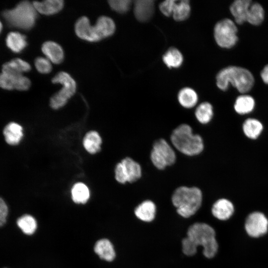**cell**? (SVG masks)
<instances>
[{
	"label": "cell",
	"mask_w": 268,
	"mask_h": 268,
	"mask_svg": "<svg viewBox=\"0 0 268 268\" xmlns=\"http://www.w3.org/2000/svg\"><path fill=\"white\" fill-rule=\"evenodd\" d=\"M187 237L182 240V251L187 256H193L197 252V247H203V254L211 259L216 254L218 245L215 232L212 227L204 223L197 222L191 225L187 232Z\"/></svg>",
	"instance_id": "6da1fadb"
},
{
	"label": "cell",
	"mask_w": 268,
	"mask_h": 268,
	"mask_svg": "<svg viewBox=\"0 0 268 268\" xmlns=\"http://www.w3.org/2000/svg\"><path fill=\"white\" fill-rule=\"evenodd\" d=\"M169 142L177 152L188 157L199 155L204 148L202 136L194 133L192 127L186 123L179 125L172 131Z\"/></svg>",
	"instance_id": "7a4b0ae2"
},
{
	"label": "cell",
	"mask_w": 268,
	"mask_h": 268,
	"mask_svg": "<svg viewBox=\"0 0 268 268\" xmlns=\"http://www.w3.org/2000/svg\"><path fill=\"white\" fill-rule=\"evenodd\" d=\"M171 201L180 215L189 218L194 215L201 207L203 193L197 187L182 186L173 191Z\"/></svg>",
	"instance_id": "3957f363"
},
{
	"label": "cell",
	"mask_w": 268,
	"mask_h": 268,
	"mask_svg": "<svg viewBox=\"0 0 268 268\" xmlns=\"http://www.w3.org/2000/svg\"><path fill=\"white\" fill-rule=\"evenodd\" d=\"M254 83L253 74L248 69L236 66H229L221 69L216 75L217 87L226 90L231 84L242 93L250 91Z\"/></svg>",
	"instance_id": "277c9868"
},
{
	"label": "cell",
	"mask_w": 268,
	"mask_h": 268,
	"mask_svg": "<svg viewBox=\"0 0 268 268\" xmlns=\"http://www.w3.org/2000/svg\"><path fill=\"white\" fill-rule=\"evenodd\" d=\"M2 14L9 26L23 30L32 28L37 17L33 3L28 1L19 2L14 8L3 11Z\"/></svg>",
	"instance_id": "5b68a950"
},
{
	"label": "cell",
	"mask_w": 268,
	"mask_h": 268,
	"mask_svg": "<svg viewBox=\"0 0 268 268\" xmlns=\"http://www.w3.org/2000/svg\"><path fill=\"white\" fill-rule=\"evenodd\" d=\"M149 158L156 169L163 171L175 164L177 155L171 143L166 139L161 138L154 141Z\"/></svg>",
	"instance_id": "8992f818"
},
{
	"label": "cell",
	"mask_w": 268,
	"mask_h": 268,
	"mask_svg": "<svg viewBox=\"0 0 268 268\" xmlns=\"http://www.w3.org/2000/svg\"><path fill=\"white\" fill-rule=\"evenodd\" d=\"M54 84H60L62 89L50 99V105L54 110L63 107L68 100L74 94L76 84L74 79L67 72H58L52 79Z\"/></svg>",
	"instance_id": "52a82bcc"
},
{
	"label": "cell",
	"mask_w": 268,
	"mask_h": 268,
	"mask_svg": "<svg viewBox=\"0 0 268 268\" xmlns=\"http://www.w3.org/2000/svg\"><path fill=\"white\" fill-rule=\"evenodd\" d=\"M115 178L120 184H134L142 176L141 165L130 156L123 158L117 163L114 169Z\"/></svg>",
	"instance_id": "ba28073f"
},
{
	"label": "cell",
	"mask_w": 268,
	"mask_h": 268,
	"mask_svg": "<svg viewBox=\"0 0 268 268\" xmlns=\"http://www.w3.org/2000/svg\"><path fill=\"white\" fill-rule=\"evenodd\" d=\"M237 28L230 19H223L218 21L214 27L215 40L220 47L230 48L238 41Z\"/></svg>",
	"instance_id": "9c48e42d"
},
{
	"label": "cell",
	"mask_w": 268,
	"mask_h": 268,
	"mask_svg": "<svg viewBox=\"0 0 268 268\" xmlns=\"http://www.w3.org/2000/svg\"><path fill=\"white\" fill-rule=\"evenodd\" d=\"M245 229L250 236L260 237L268 231V220L262 212L258 211L252 212L246 219Z\"/></svg>",
	"instance_id": "30bf717a"
},
{
	"label": "cell",
	"mask_w": 268,
	"mask_h": 268,
	"mask_svg": "<svg viewBox=\"0 0 268 268\" xmlns=\"http://www.w3.org/2000/svg\"><path fill=\"white\" fill-rule=\"evenodd\" d=\"M75 32L80 39L91 42L101 40L94 26H92L86 16L79 18L75 24Z\"/></svg>",
	"instance_id": "8fae6325"
},
{
	"label": "cell",
	"mask_w": 268,
	"mask_h": 268,
	"mask_svg": "<svg viewBox=\"0 0 268 268\" xmlns=\"http://www.w3.org/2000/svg\"><path fill=\"white\" fill-rule=\"evenodd\" d=\"M234 207L232 202L225 198L216 200L212 204L211 212L216 218L221 220L229 219L233 214Z\"/></svg>",
	"instance_id": "7c38bea8"
},
{
	"label": "cell",
	"mask_w": 268,
	"mask_h": 268,
	"mask_svg": "<svg viewBox=\"0 0 268 268\" xmlns=\"http://www.w3.org/2000/svg\"><path fill=\"white\" fill-rule=\"evenodd\" d=\"M154 4L152 0H137L134 3V14L139 21L145 22L152 17Z\"/></svg>",
	"instance_id": "4fadbf2b"
},
{
	"label": "cell",
	"mask_w": 268,
	"mask_h": 268,
	"mask_svg": "<svg viewBox=\"0 0 268 268\" xmlns=\"http://www.w3.org/2000/svg\"><path fill=\"white\" fill-rule=\"evenodd\" d=\"M156 206L150 200H145L138 204L134 209L135 215L140 220L144 222H151L155 218Z\"/></svg>",
	"instance_id": "5bb4252c"
},
{
	"label": "cell",
	"mask_w": 268,
	"mask_h": 268,
	"mask_svg": "<svg viewBox=\"0 0 268 268\" xmlns=\"http://www.w3.org/2000/svg\"><path fill=\"white\" fill-rule=\"evenodd\" d=\"M42 51L51 63L55 64L61 63L64 59V53L62 47L53 41H47L42 46Z\"/></svg>",
	"instance_id": "9a60e30c"
},
{
	"label": "cell",
	"mask_w": 268,
	"mask_h": 268,
	"mask_svg": "<svg viewBox=\"0 0 268 268\" xmlns=\"http://www.w3.org/2000/svg\"><path fill=\"white\" fill-rule=\"evenodd\" d=\"M3 134L6 143L10 145L19 143L23 136L22 127L15 122H10L3 129Z\"/></svg>",
	"instance_id": "2e32d148"
},
{
	"label": "cell",
	"mask_w": 268,
	"mask_h": 268,
	"mask_svg": "<svg viewBox=\"0 0 268 268\" xmlns=\"http://www.w3.org/2000/svg\"><path fill=\"white\" fill-rule=\"evenodd\" d=\"M264 128L263 123L254 118L246 119L242 125V132L245 136L252 140L257 139L261 135Z\"/></svg>",
	"instance_id": "e0dca14e"
},
{
	"label": "cell",
	"mask_w": 268,
	"mask_h": 268,
	"mask_svg": "<svg viewBox=\"0 0 268 268\" xmlns=\"http://www.w3.org/2000/svg\"><path fill=\"white\" fill-rule=\"evenodd\" d=\"M33 5L37 12L44 15H52L60 11L64 7L62 0H46L42 1H35Z\"/></svg>",
	"instance_id": "ac0fdd59"
},
{
	"label": "cell",
	"mask_w": 268,
	"mask_h": 268,
	"mask_svg": "<svg viewBox=\"0 0 268 268\" xmlns=\"http://www.w3.org/2000/svg\"><path fill=\"white\" fill-rule=\"evenodd\" d=\"M252 2L250 0H236L231 4L230 12L237 23L242 24L247 21L248 9Z\"/></svg>",
	"instance_id": "d6986e66"
},
{
	"label": "cell",
	"mask_w": 268,
	"mask_h": 268,
	"mask_svg": "<svg viewBox=\"0 0 268 268\" xmlns=\"http://www.w3.org/2000/svg\"><path fill=\"white\" fill-rule=\"evenodd\" d=\"M94 250L100 259L107 262L113 261L116 257L114 246L107 239L97 241L94 245Z\"/></svg>",
	"instance_id": "ffe728a7"
},
{
	"label": "cell",
	"mask_w": 268,
	"mask_h": 268,
	"mask_svg": "<svg viewBox=\"0 0 268 268\" xmlns=\"http://www.w3.org/2000/svg\"><path fill=\"white\" fill-rule=\"evenodd\" d=\"M102 143V138L95 131H90L84 135L82 144L85 150L91 154H95L100 151Z\"/></svg>",
	"instance_id": "44dd1931"
},
{
	"label": "cell",
	"mask_w": 268,
	"mask_h": 268,
	"mask_svg": "<svg viewBox=\"0 0 268 268\" xmlns=\"http://www.w3.org/2000/svg\"><path fill=\"white\" fill-rule=\"evenodd\" d=\"M194 116L197 121L202 125L209 124L214 116L213 107L208 102H203L196 108Z\"/></svg>",
	"instance_id": "7402d4cb"
},
{
	"label": "cell",
	"mask_w": 268,
	"mask_h": 268,
	"mask_svg": "<svg viewBox=\"0 0 268 268\" xmlns=\"http://www.w3.org/2000/svg\"><path fill=\"white\" fill-rule=\"evenodd\" d=\"M94 26L101 39L112 36L116 29L114 21L106 16L99 17Z\"/></svg>",
	"instance_id": "603a6c76"
},
{
	"label": "cell",
	"mask_w": 268,
	"mask_h": 268,
	"mask_svg": "<svg viewBox=\"0 0 268 268\" xmlns=\"http://www.w3.org/2000/svg\"><path fill=\"white\" fill-rule=\"evenodd\" d=\"M31 69V66L27 62L16 58L3 65L2 72L13 74H22Z\"/></svg>",
	"instance_id": "cb8c5ba5"
},
{
	"label": "cell",
	"mask_w": 268,
	"mask_h": 268,
	"mask_svg": "<svg viewBox=\"0 0 268 268\" xmlns=\"http://www.w3.org/2000/svg\"><path fill=\"white\" fill-rule=\"evenodd\" d=\"M177 98L180 105L186 109L194 107L198 101L197 93L190 87H185L181 89L178 94Z\"/></svg>",
	"instance_id": "d4e9b609"
},
{
	"label": "cell",
	"mask_w": 268,
	"mask_h": 268,
	"mask_svg": "<svg viewBox=\"0 0 268 268\" xmlns=\"http://www.w3.org/2000/svg\"><path fill=\"white\" fill-rule=\"evenodd\" d=\"M5 41L6 46L14 53L20 52L27 45L25 36L17 32L9 33Z\"/></svg>",
	"instance_id": "484cf974"
},
{
	"label": "cell",
	"mask_w": 268,
	"mask_h": 268,
	"mask_svg": "<svg viewBox=\"0 0 268 268\" xmlns=\"http://www.w3.org/2000/svg\"><path fill=\"white\" fill-rule=\"evenodd\" d=\"M90 192L88 186L82 182H77L72 187L71 197L72 201L77 204H84L90 198Z\"/></svg>",
	"instance_id": "4316f807"
},
{
	"label": "cell",
	"mask_w": 268,
	"mask_h": 268,
	"mask_svg": "<svg viewBox=\"0 0 268 268\" xmlns=\"http://www.w3.org/2000/svg\"><path fill=\"white\" fill-rule=\"evenodd\" d=\"M255 106L254 98L248 95H242L237 98L234 104L235 111L241 115L251 113Z\"/></svg>",
	"instance_id": "83f0119b"
},
{
	"label": "cell",
	"mask_w": 268,
	"mask_h": 268,
	"mask_svg": "<svg viewBox=\"0 0 268 268\" xmlns=\"http://www.w3.org/2000/svg\"><path fill=\"white\" fill-rule=\"evenodd\" d=\"M16 224L22 232L27 235H33L37 228L36 220L29 214H24L19 217Z\"/></svg>",
	"instance_id": "f1b7e54d"
},
{
	"label": "cell",
	"mask_w": 268,
	"mask_h": 268,
	"mask_svg": "<svg viewBox=\"0 0 268 268\" xmlns=\"http://www.w3.org/2000/svg\"><path fill=\"white\" fill-rule=\"evenodd\" d=\"M162 60L169 68H178L183 63V57L177 49L171 47L163 55Z\"/></svg>",
	"instance_id": "f546056e"
},
{
	"label": "cell",
	"mask_w": 268,
	"mask_h": 268,
	"mask_svg": "<svg viewBox=\"0 0 268 268\" xmlns=\"http://www.w3.org/2000/svg\"><path fill=\"white\" fill-rule=\"evenodd\" d=\"M191 6L188 0H175L172 16L177 21L187 19L190 14Z\"/></svg>",
	"instance_id": "4dcf8cb0"
},
{
	"label": "cell",
	"mask_w": 268,
	"mask_h": 268,
	"mask_svg": "<svg viewBox=\"0 0 268 268\" xmlns=\"http://www.w3.org/2000/svg\"><path fill=\"white\" fill-rule=\"evenodd\" d=\"M265 12L262 6L258 2L251 3L247 16V21L254 25L262 23L264 19Z\"/></svg>",
	"instance_id": "1f68e13d"
},
{
	"label": "cell",
	"mask_w": 268,
	"mask_h": 268,
	"mask_svg": "<svg viewBox=\"0 0 268 268\" xmlns=\"http://www.w3.org/2000/svg\"><path fill=\"white\" fill-rule=\"evenodd\" d=\"M21 75L1 72L0 74V87L6 90L16 89L18 78Z\"/></svg>",
	"instance_id": "d6a6232c"
},
{
	"label": "cell",
	"mask_w": 268,
	"mask_h": 268,
	"mask_svg": "<svg viewBox=\"0 0 268 268\" xmlns=\"http://www.w3.org/2000/svg\"><path fill=\"white\" fill-rule=\"evenodd\" d=\"M131 0H110L109 4L114 11L124 13L127 12L131 6Z\"/></svg>",
	"instance_id": "836d02e7"
},
{
	"label": "cell",
	"mask_w": 268,
	"mask_h": 268,
	"mask_svg": "<svg viewBox=\"0 0 268 268\" xmlns=\"http://www.w3.org/2000/svg\"><path fill=\"white\" fill-rule=\"evenodd\" d=\"M35 66L39 72L44 74L50 72L52 68L51 62L46 58H36L35 60Z\"/></svg>",
	"instance_id": "e575fe53"
},
{
	"label": "cell",
	"mask_w": 268,
	"mask_h": 268,
	"mask_svg": "<svg viewBox=\"0 0 268 268\" xmlns=\"http://www.w3.org/2000/svg\"><path fill=\"white\" fill-rule=\"evenodd\" d=\"M9 208L5 201L0 197V228L6 223Z\"/></svg>",
	"instance_id": "d590c367"
},
{
	"label": "cell",
	"mask_w": 268,
	"mask_h": 268,
	"mask_svg": "<svg viewBox=\"0 0 268 268\" xmlns=\"http://www.w3.org/2000/svg\"><path fill=\"white\" fill-rule=\"evenodd\" d=\"M174 3L175 0L164 1L160 3L159 9L165 16H172Z\"/></svg>",
	"instance_id": "8d00e7d4"
},
{
	"label": "cell",
	"mask_w": 268,
	"mask_h": 268,
	"mask_svg": "<svg viewBox=\"0 0 268 268\" xmlns=\"http://www.w3.org/2000/svg\"><path fill=\"white\" fill-rule=\"evenodd\" d=\"M261 76L263 81L268 84V65L266 66L262 70Z\"/></svg>",
	"instance_id": "74e56055"
},
{
	"label": "cell",
	"mask_w": 268,
	"mask_h": 268,
	"mask_svg": "<svg viewBox=\"0 0 268 268\" xmlns=\"http://www.w3.org/2000/svg\"><path fill=\"white\" fill-rule=\"evenodd\" d=\"M2 28V25L1 22L0 21V33L1 31Z\"/></svg>",
	"instance_id": "f35d334b"
},
{
	"label": "cell",
	"mask_w": 268,
	"mask_h": 268,
	"mask_svg": "<svg viewBox=\"0 0 268 268\" xmlns=\"http://www.w3.org/2000/svg\"><path fill=\"white\" fill-rule=\"evenodd\" d=\"M6 268V267H4V268Z\"/></svg>",
	"instance_id": "ab89813d"
}]
</instances>
